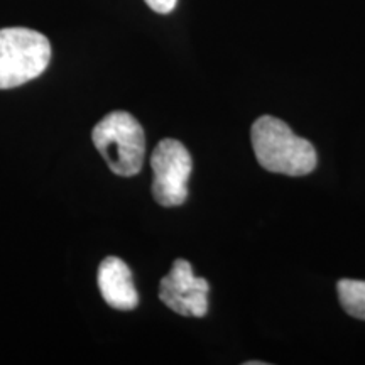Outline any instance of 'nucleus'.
<instances>
[{"label":"nucleus","instance_id":"5","mask_svg":"<svg viewBox=\"0 0 365 365\" xmlns=\"http://www.w3.org/2000/svg\"><path fill=\"white\" fill-rule=\"evenodd\" d=\"M208 281L195 276L193 267L185 259H176L159 284V299L181 317H205L208 313Z\"/></svg>","mask_w":365,"mask_h":365},{"label":"nucleus","instance_id":"8","mask_svg":"<svg viewBox=\"0 0 365 365\" xmlns=\"http://www.w3.org/2000/svg\"><path fill=\"white\" fill-rule=\"evenodd\" d=\"M148 6L158 14H170L175 11L178 0H144Z\"/></svg>","mask_w":365,"mask_h":365},{"label":"nucleus","instance_id":"7","mask_svg":"<svg viewBox=\"0 0 365 365\" xmlns=\"http://www.w3.org/2000/svg\"><path fill=\"white\" fill-rule=\"evenodd\" d=\"M336 291L345 312L357 319H365V281L341 279Z\"/></svg>","mask_w":365,"mask_h":365},{"label":"nucleus","instance_id":"6","mask_svg":"<svg viewBox=\"0 0 365 365\" xmlns=\"http://www.w3.org/2000/svg\"><path fill=\"white\" fill-rule=\"evenodd\" d=\"M98 287L105 303L120 312H130L139 304V294L129 266L118 257L103 259L98 267Z\"/></svg>","mask_w":365,"mask_h":365},{"label":"nucleus","instance_id":"3","mask_svg":"<svg viewBox=\"0 0 365 365\" xmlns=\"http://www.w3.org/2000/svg\"><path fill=\"white\" fill-rule=\"evenodd\" d=\"M51 61V44L27 27L0 29V90L17 88L43 75Z\"/></svg>","mask_w":365,"mask_h":365},{"label":"nucleus","instance_id":"2","mask_svg":"<svg viewBox=\"0 0 365 365\" xmlns=\"http://www.w3.org/2000/svg\"><path fill=\"white\" fill-rule=\"evenodd\" d=\"M95 148L118 176L130 178L143 170L145 156V135L143 125L127 112L105 115L91 130Z\"/></svg>","mask_w":365,"mask_h":365},{"label":"nucleus","instance_id":"1","mask_svg":"<svg viewBox=\"0 0 365 365\" xmlns=\"http://www.w3.org/2000/svg\"><path fill=\"white\" fill-rule=\"evenodd\" d=\"M254 154L264 170L286 176H304L317 168V150L313 144L298 137L286 122L264 115L254 122Z\"/></svg>","mask_w":365,"mask_h":365},{"label":"nucleus","instance_id":"4","mask_svg":"<svg viewBox=\"0 0 365 365\" xmlns=\"http://www.w3.org/2000/svg\"><path fill=\"white\" fill-rule=\"evenodd\" d=\"M153 168V195L161 207H180L188 198L191 156L188 149L176 139H164L150 156Z\"/></svg>","mask_w":365,"mask_h":365}]
</instances>
